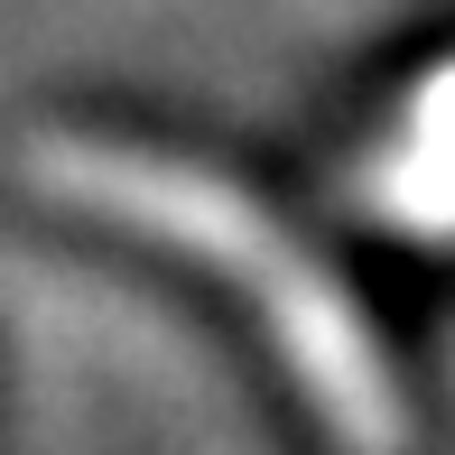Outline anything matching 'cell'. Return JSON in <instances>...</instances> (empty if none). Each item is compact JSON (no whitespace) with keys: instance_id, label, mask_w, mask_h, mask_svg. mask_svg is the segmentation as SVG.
Returning <instances> with one entry per match:
<instances>
[{"instance_id":"7a4b0ae2","label":"cell","mask_w":455,"mask_h":455,"mask_svg":"<svg viewBox=\"0 0 455 455\" xmlns=\"http://www.w3.org/2000/svg\"><path fill=\"white\" fill-rule=\"evenodd\" d=\"M390 186H400L390 204H437V214H455V75L419 102V131H409V158L390 168Z\"/></svg>"},{"instance_id":"6da1fadb","label":"cell","mask_w":455,"mask_h":455,"mask_svg":"<svg viewBox=\"0 0 455 455\" xmlns=\"http://www.w3.org/2000/svg\"><path fill=\"white\" fill-rule=\"evenodd\" d=\"M28 186L47 204L102 214V223H121V233H149V242H168V251L204 260L223 288H242V298L260 307L288 381L307 390V409L325 419V437L344 455H409V400H400V381H390L381 335H371L363 307L325 279V260L298 251L233 177L158 158V149H121V140L47 131V140H28Z\"/></svg>"}]
</instances>
